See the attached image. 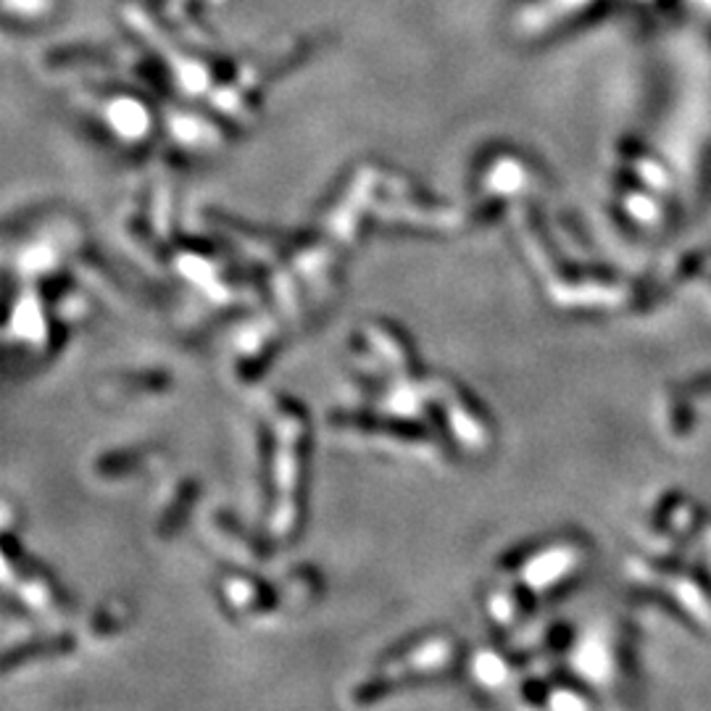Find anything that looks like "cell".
I'll use <instances>...</instances> for the list:
<instances>
[]
</instances>
